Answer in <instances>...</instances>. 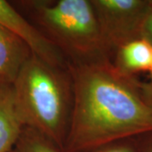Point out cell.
<instances>
[{
	"label": "cell",
	"mask_w": 152,
	"mask_h": 152,
	"mask_svg": "<svg viewBox=\"0 0 152 152\" xmlns=\"http://www.w3.org/2000/svg\"><path fill=\"white\" fill-rule=\"evenodd\" d=\"M150 75H151V84L152 85V67H151V71H150Z\"/></svg>",
	"instance_id": "5bb4252c"
},
{
	"label": "cell",
	"mask_w": 152,
	"mask_h": 152,
	"mask_svg": "<svg viewBox=\"0 0 152 152\" xmlns=\"http://www.w3.org/2000/svg\"><path fill=\"white\" fill-rule=\"evenodd\" d=\"M142 37L145 38L152 44V0H150L149 8L143 25Z\"/></svg>",
	"instance_id": "8fae6325"
},
{
	"label": "cell",
	"mask_w": 152,
	"mask_h": 152,
	"mask_svg": "<svg viewBox=\"0 0 152 152\" xmlns=\"http://www.w3.org/2000/svg\"><path fill=\"white\" fill-rule=\"evenodd\" d=\"M10 152H63L55 143L29 127H25Z\"/></svg>",
	"instance_id": "9c48e42d"
},
{
	"label": "cell",
	"mask_w": 152,
	"mask_h": 152,
	"mask_svg": "<svg viewBox=\"0 0 152 152\" xmlns=\"http://www.w3.org/2000/svg\"><path fill=\"white\" fill-rule=\"evenodd\" d=\"M140 152H152V132L138 137Z\"/></svg>",
	"instance_id": "4fadbf2b"
},
{
	"label": "cell",
	"mask_w": 152,
	"mask_h": 152,
	"mask_svg": "<svg viewBox=\"0 0 152 152\" xmlns=\"http://www.w3.org/2000/svg\"><path fill=\"white\" fill-rule=\"evenodd\" d=\"M74 102L63 152H80L152 132V110L135 77L121 73L111 59L68 64Z\"/></svg>",
	"instance_id": "6da1fadb"
},
{
	"label": "cell",
	"mask_w": 152,
	"mask_h": 152,
	"mask_svg": "<svg viewBox=\"0 0 152 152\" xmlns=\"http://www.w3.org/2000/svg\"><path fill=\"white\" fill-rule=\"evenodd\" d=\"M64 55L68 64L111 59L104 48L91 0L10 2Z\"/></svg>",
	"instance_id": "3957f363"
},
{
	"label": "cell",
	"mask_w": 152,
	"mask_h": 152,
	"mask_svg": "<svg viewBox=\"0 0 152 152\" xmlns=\"http://www.w3.org/2000/svg\"><path fill=\"white\" fill-rule=\"evenodd\" d=\"M0 25L20 38L37 58L51 65L68 66L59 50L10 2L5 0H0Z\"/></svg>",
	"instance_id": "5b68a950"
},
{
	"label": "cell",
	"mask_w": 152,
	"mask_h": 152,
	"mask_svg": "<svg viewBox=\"0 0 152 152\" xmlns=\"http://www.w3.org/2000/svg\"><path fill=\"white\" fill-rule=\"evenodd\" d=\"M80 152H140L138 137L110 142Z\"/></svg>",
	"instance_id": "30bf717a"
},
{
	"label": "cell",
	"mask_w": 152,
	"mask_h": 152,
	"mask_svg": "<svg viewBox=\"0 0 152 152\" xmlns=\"http://www.w3.org/2000/svg\"><path fill=\"white\" fill-rule=\"evenodd\" d=\"M13 88L25 127L43 134L63 151L74 102L68 66L51 65L31 54L22 66Z\"/></svg>",
	"instance_id": "7a4b0ae2"
},
{
	"label": "cell",
	"mask_w": 152,
	"mask_h": 152,
	"mask_svg": "<svg viewBox=\"0 0 152 152\" xmlns=\"http://www.w3.org/2000/svg\"><path fill=\"white\" fill-rule=\"evenodd\" d=\"M104 48L113 58L121 46L142 37L150 0H91Z\"/></svg>",
	"instance_id": "277c9868"
},
{
	"label": "cell",
	"mask_w": 152,
	"mask_h": 152,
	"mask_svg": "<svg viewBox=\"0 0 152 152\" xmlns=\"http://www.w3.org/2000/svg\"><path fill=\"white\" fill-rule=\"evenodd\" d=\"M113 65L126 75L134 77L149 72L152 67V44L145 38H138L124 44L112 58Z\"/></svg>",
	"instance_id": "ba28073f"
},
{
	"label": "cell",
	"mask_w": 152,
	"mask_h": 152,
	"mask_svg": "<svg viewBox=\"0 0 152 152\" xmlns=\"http://www.w3.org/2000/svg\"><path fill=\"white\" fill-rule=\"evenodd\" d=\"M31 55V50L20 38L0 25V84L13 85Z\"/></svg>",
	"instance_id": "8992f818"
},
{
	"label": "cell",
	"mask_w": 152,
	"mask_h": 152,
	"mask_svg": "<svg viewBox=\"0 0 152 152\" xmlns=\"http://www.w3.org/2000/svg\"><path fill=\"white\" fill-rule=\"evenodd\" d=\"M138 87L143 101L152 110V85L150 82L138 81Z\"/></svg>",
	"instance_id": "7c38bea8"
},
{
	"label": "cell",
	"mask_w": 152,
	"mask_h": 152,
	"mask_svg": "<svg viewBox=\"0 0 152 152\" xmlns=\"http://www.w3.org/2000/svg\"><path fill=\"white\" fill-rule=\"evenodd\" d=\"M24 128L13 85L0 84V152L10 151Z\"/></svg>",
	"instance_id": "52a82bcc"
}]
</instances>
